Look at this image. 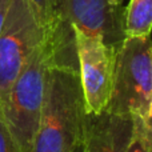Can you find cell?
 Instances as JSON below:
<instances>
[{"instance_id":"cell-1","label":"cell","mask_w":152,"mask_h":152,"mask_svg":"<svg viewBox=\"0 0 152 152\" xmlns=\"http://www.w3.org/2000/svg\"><path fill=\"white\" fill-rule=\"evenodd\" d=\"M60 60H77L76 45L45 36L1 103L3 115L18 152H32L50 71Z\"/></svg>"},{"instance_id":"cell-2","label":"cell","mask_w":152,"mask_h":152,"mask_svg":"<svg viewBox=\"0 0 152 152\" xmlns=\"http://www.w3.org/2000/svg\"><path fill=\"white\" fill-rule=\"evenodd\" d=\"M77 60L52 66L32 152H71L83 140L86 120Z\"/></svg>"},{"instance_id":"cell-3","label":"cell","mask_w":152,"mask_h":152,"mask_svg":"<svg viewBox=\"0 0 152 152\" xmlns=\"http://www.w3.org/2000/svg\"><path fill=\"white\" fill-rule=\"evenodd\" d=\"M152 100V39L127 36L116 50L112 94L107 112L144 119Z\"/></svg>"},{"instance_id":"cell-4","label":"cell","mask_w":152,"mask_h":152,"mask_svg":"<svg viewBox=\"0 0 152 152\" xmlns=\"http://www.w3.org/2000/svg\"><path fill=\"white\" fill-rule=\"evenodd\" d=\"M45 36L47 34L35 18L28 0H11L0 32V104L29 56Z\"/></svg>"},{"instance_id":"cell-5","label":"cell","mask_w":152,"mask_h":152,"mask_svg":"<svg viewBox=\"0 0 152 152\" xmlns=\"http://www.w3.org/2000/svg\"><path fill=\"white\" fill-rule=\"evenodd\" d=\"M74 31L118 48L126 39L123 0H61L52 35L74 37Z\"/></svg>"},{"instance_id":"cell-6","label":"cell","mask_w":152,"mask_h":152,"mask_svg":"<svg viewBox=\"0 0 152 152\" xmlns=\"http://www.w3.org/2000/svg\"><path fill=\"white\" fill-rule=\"evenodd\" d=\"M74 35L86 113L97 115L107 110L111 99L118 48L80 31Z\"/></svg>"},{"instance_id":"cell-7","label":"cell","mask_w":152,"mask_h":152,"mask_svg":"<svg viewBox=\"0 0 152 152\" xmlns=\"http://www.w3.org/2000/svg\"><path fill=\"white\" fill-rule=\"evenodd\" d=\"M135 135L134 119L111 112L87 113L83 152H127Z\"/></svg>"},{"instance_id":"cell-8","label":"cell","mask_w":152,"mask_h":152,"mask_svg":"<svg viewBox=\"0 0 152 152\" xmlns=\"http://www.w3.org/2000/svg\"><path fill=\"white\" fill-rule=\"evenodd\" d=\"M152 31V0H129L124 7L127 36H148Z\"/></svg>"},{"instance_id":"cell-9","label":"cell","mask_w":152,"mask_h":152,"mask_svg":"<svg viewBox=\"0 0 152 152\" xmlns=\"http://www.w3.org/2000/svg\"><path fill=\"white\" fill-rule=\"evenodd\" d=\"M60 1L61 0H28L35 18L44 28L47 35H52L58 27Z\"/></svg>"},{"instance_id":"cell-10","label":"cell","mask_w":152,"mask_h":152,"mask_svg":"<svg viewBox=\"0 0 152 152\" xmlns=\"http://www.w3.org/2000/svg\"><path fill=\"white\" fill-rule=\"evenodd\" d=\"M135 124V137L145 147L148 152H152V100L148 113L144 119H134Z\"/></svg>"},{"instance_id":"cell-11","label":"cell","mask_w":152,"mask_h":152,"mask_svg":"<svg viewBox=\"0 0 152 152\" xmlns=\"http://www.w3.org/2000/svg\"><path fill=\"white\" fill-rule=\"evenodd\" d=\"M0 152H18L15 142H13L8 126L5 123L1 104H0Z\"/></svg>"},{"instance_id":"cell-12","label":"cell","mask_w":152,"mask_h":152,"mask_svg":"<svg viewBox=\"0 0 152 152\" xmlns=\"http://www.w3.org/2000/svg\"><path fill=\"white\" fill-rule=\"evenodd\" d=\"M11 0H0V32H1L3 27H4L5 19H7L8 11H10Z\"/></svg>"},{"instance_id":"cell-13","label":"cell","mask_w":152,"mask_h":152,"mask_svg":"<svg viewBox=\"0 0 152 152\" xmlns=\"http://www.w3.org/2000/svg\"><path fill=\"white\" fill-rule=\"evenodd\" d=\"M127 152H148V151L145 150V147L139 142L137 137H135V135H134V139H132V142H131V144H129Z\"/></svg>"},{"instance_id":"cell-14","label":"cell","mask_w":152,"mask_h":152,"mask_svg":"<svg viewBox=\"0 0 152 152\" xmlns=\"http://www.w3.org/2000/svg\"><path fill=\"white\" fill-rule=\"evenodd\" d=\"M83 150H84V143H83V140H81V142H79L77 144L75 145V148L71 152H83Z\"/></svg>"}]
</instances>
